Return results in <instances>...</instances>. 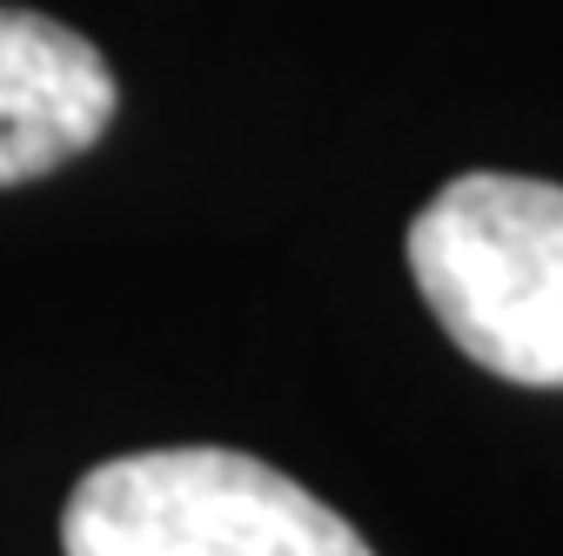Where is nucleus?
<instances>
[{"label": "nucleus", "mask_w": 563, "mask_h": 556, "mask_svg": "<svg viewBox=\"0 0 563 556\" xmlns=\"http://www.w3.org/2000/svg\"><path fill=\"white\" fill-rule=\"evenodd\" d=\"M409 275L456 349L523 389H563V188L456 175L409 222Z\"/></svg>", "instance_id": "obj_1"}, {"label": "nucleus", "mask_w": 563, "mask_h": 556, "mask_svg": "<svg viewBox=\"0 0 563 556\" xmlns=\"http://www.w3.org/2000/svg\"><path fill=\"white\" fill-rule=\"evenodd\" d=\"M67 556H376L356 523L242 449L95 463L60 510Z\"/></svg>", "instance_id": "obj_2"}, {"label": "nucleus", "mask_w": 563, "mask_h": 556, "mask_svg": "<svg viewBox=\"0 0 563 556\" xmlns=\"http://www.w3.org/2000/svg\"><path fill=\"white\" fill-rule=\"evenodd\" d=\"M108 54L34 8H0V188L88 155L114 121Z\"/></svg>", "instance_id": "obj_3"}]
</instances>
